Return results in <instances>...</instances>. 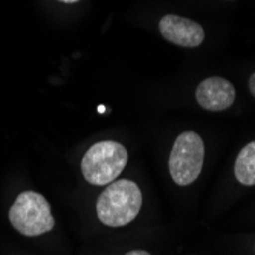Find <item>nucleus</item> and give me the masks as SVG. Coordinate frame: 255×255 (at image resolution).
I'll return each mask as SVG.
<instances>
[{"label": "nucleus", "instance_id": "f257e3e1", "mask_svg": "<svg viewBox=\"0 0 255 255\" xmlns=\"http://www.w3.org/2000/svg\"><path fill=\"white\" fill-rule=\"evenodd\" d=\"M142 191L128 179H117L107 185L97 200L98 220L110 228L131 223L142 208Z\"/></svg>", "mask_w": 255, "mask_h": 255}, {"label": "nucleus", "instance_id": "f03ea898", "mask_svg": "<svg viewBox=\"0 0 255 255\" xmlns=\"http://www.w3.org/2000/svg\"><path fill=\"white\" fill-rule=\"evenodd\" d=\"M128 160L126 147L117 141H101L92 145L81 159V173L86 182L104 187L117 180Z\"/></svg>", "mask_w": 255, "mask_h": 255}, {"label": "nucleus", "instance_id": "7ed1b4c3", "mask_svg": "<svg viewBox=\"0 0 255 255\" xmlns=\"http://www.w3.org/2000/svg\"><path fill=\"white\" fill-rule=\"evenodd\" d=\"M9 222L26 237H38L54 229L55 219L51 205L37 191H23L9 208Z\"/></svg>", "mask_w": 255, "mask_h": 255}, {"label": "nucleus", "instance_id": "20e7f679", "mask_svg": "<svg viewBox=\"0 0 255 255\" xmlns=\"http://www.w3.org/2000/svg\"><path fill=\"white\" fill-rule=\"evenodd\" d=\"M205 160L203 139L196 131L180 133L170 153V176L179 187H188L202 173Z\"/></svg>", "mask_w": 255, "mask_h": 255}, {"label": "nucleus", "instance_id": "39448f33", "mask_svg": "<svg viewBox=\"0 0 255 255\" xmlns=\"http://www.w3.org/2000/svg\"><path fill=\"white\" fill-rule=\"evenodd\" d=\"M159 31L165 40L182 48H197L205 40V31L197 21L174 14L160 18Z\"/></svg>", "mask_w": 255, "mask_h": 255}, {"label": "nucleus", "instance_id": "423d86ee", "mask_svg": "<svg viewBox=\"0 0 255 255\" xmlns=\"http://www.w3.org/2000/svg\"><path fill=\"white\" fill-rule=\"evenodd\" d=\"M199 106L210 112H222L229 109L236 101V89L229 80L222 77H210L203 80L196 89Z\"/></svg>", "mask_w": 255, "mask_h": 255}, {"label": "nucleus", "instance_id": "0eeeda50", "mask_svg": "<svg viewBox=\"0 0 255 255\" xmlns=\"http://www.w3.org/2000/svg\"><path fill=\"white\" fill-rule=\"evenodd\" d=\"M234 176L245 187L255 185V141L249 142L240 150L236 159Z\"/></svg>", "mask_w": 255, "mask_h": 255}, {"label": "nucleus", "instance_id": "6e6552de", "mask_svg": "<svg viewBox=\"0 0 255 255\" xmlns=\"http://www.w3.org/2000/svg\"><path fill=\"white\" fill-rule=\"evenodd\" d=\"M126 255H151V254L144 249H133V251H128Z\"/></svg>", "mask_w": 255, "mask_h": 255}, {"label": "nucleus", "instance_id": "1a4fd4ad", "mask_svg": "<svg viewBox=\"0 0 255 255\" xmlns=\"http://www.w3.org/2000/svg\"><path fill=\"white\" fill-rule=\"evenodd\" d=\"M249 90H251V94H252V97L255 98V72L251 75V78H249Z\"/></svg>", "mask_w": 255, "mask_h": 255}, {"label": "nucleus", "instance_id": "9d476101", "mask_svg": "<svg viewBox=\"0 0 255 255\" xmlns=\"http://www.w3.org/2000/svg\"><path fill=\"white\" fill-rule=\"evenodd\" d=\"M58 2H63V3H77L80 0H58Z\"/></svg>", "mask_w": 255, "mask_h": 255}]
</instances>
